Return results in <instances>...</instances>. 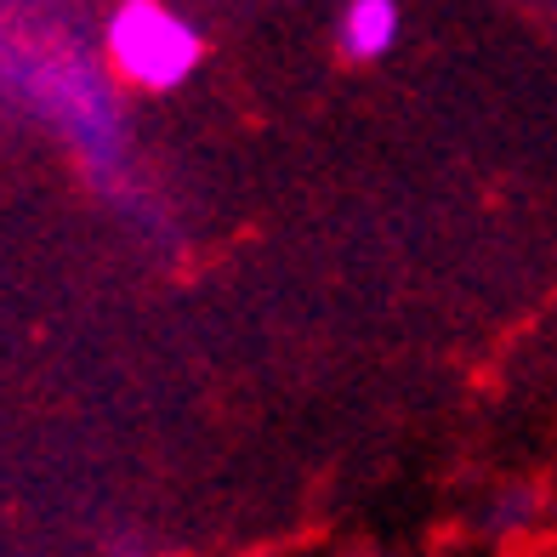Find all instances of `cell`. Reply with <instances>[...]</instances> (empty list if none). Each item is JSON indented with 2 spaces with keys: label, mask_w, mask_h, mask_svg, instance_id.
<instances>
[{
  "label": "cell",
  "mask_w": 557,
  "mask_h": 557,
  "mask_svg": "<svg viewBox=\"0 0 557 557\" xmlns=\"http://www.w3.org/2000/svg\"><path fill=\"white\" fill-rule=\"evenodd\" d=\"M0 109L58 137L86 194L132 234L160 239L176 227L171 199L148 165L125 91L97 46V23L69 7H0Z\"/></svg>",
  "instance_id": "obj_1"
},
{
  "label": "cell",
  "mask_w": 557,
  "mask_h": 557,
  "mask_svg": "<svg viewBox=\"0 0 557 557\" xmlns=\"http://www.w3.org/2000/svg\"><path fill=\"white\" fill-rule=\"evenodd\" d=\"M404 40V12L393 0H347L331 23V46L347 69H375L398 52Z\"/></svg>",
  "instance_id": "obj_3"
},
{
  "label": "cell",
  "mask_w": 557,
  "mask_h": 557,
  "mask_svg": "<svg viewBox=\"0 0 557 557\" xmlns=\"http://www.w3.org/2000/svg\"><path fill=\"white\" fill-rule=\"evenodd\" d=\"M352 557H375V552H352Z\"/></svg>",
  "instance_id": "obj_5"
},
{
  "label": "cell",
  "mask_w": 557,
  "mask_h": 557,
  "mask_svg": "<svg viewBox=\"0 0 557 557\" xmlns=\"http://www.w3.org/2000/svg\"><path fill=\"white\" fill-rule=\"evenodd\" d=\"M97 46L125 97H171L206 69V23L165 0H114L97 17Z\"/></svg>",
  "instance_id": "obj_2"
},
{
  "label": "cell",
  "mask_w": 557,
  "mask_h": 557,
  "mask_svg": "<svg viewBox=\"0 0 557 557\" xmlns=\"http://www.w3.org/2000/svg\"><path fill=\"white\" fill-rule=\"evenodd\" d=\"M546 512V495L535 484H523V478H512V484H500L484 495V506H478V523L490 529V535H523L529 523H535Z\"/></svg>",
  "instance_id": "obj_4"
}]
</instances>
